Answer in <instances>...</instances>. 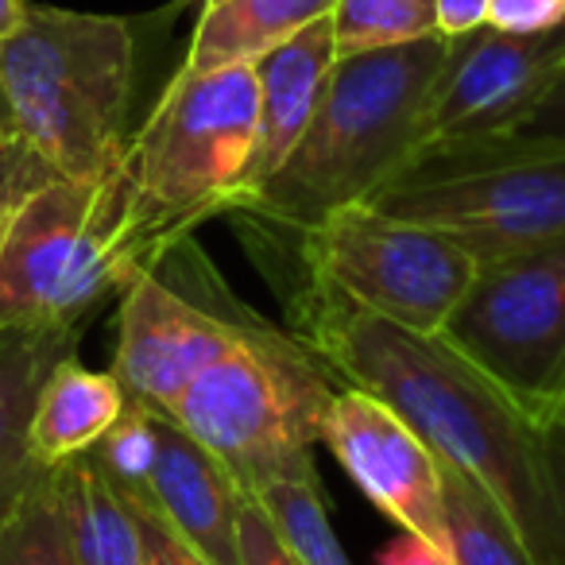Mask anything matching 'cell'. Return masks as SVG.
<instances>
[{"mask_svg":"<svg viewBox=\"0 0 565 565\" xmlns=\"http://www.w3.org/2000/svg\"><path fill=\"white\" fill-rule=\"evenodd\" d=\"M299 338L345 384L387 399L495 503L534 565H565V407H531L438 333H411L310 279Z\"/></svg>","mask_w":565,"mask_h":565,"instance_id":"cell-1","label":"cell"},{"mask_svg":"<svg viewBox=\"0 0 565 565\" xmlns=\"http://www.w3.org/2000/svg\"><path fill=\"white\" fill-rule=\"evenodd\" d=\"M454 40L341 55L291 159L236 210L307 233L330 213L369 205L426 148V109Z\"/></svg>","mask_w":565,"mask_h":565,"instance_id":"cell-2","label":"cell"},{"mask_svg":"<svg viewBox=\"0 0 565 565\" xmlns=\"http://www.w3.org/2000/svg\"><path fill=\"white\" fill-rule=\"evenodd\" d=\"M0 94L24 140L58 179H105L125 167L132 143V24L28 4L24 24L0 43Z\"/></svg>","mask_w":565,"mask_h":565,"instance_id":"cell-3","label":"cell"},{"mask_svg":"<svg viewBox=\"0 0 565 565\" xmlns=\"http://www.w3.org/2000/svg\"><path fill=\"white\" fill-rule=\"evenodd\" d=\"M341 376L299 338L264 318L182 392L167 415L194 434L244 492L279 480H318L315 449Z\"/></svg>","mask_w":565,"mask_h":565,"instance_id":"cell-4","label":"cell"},{"mask_svg":"<svg viewBox=\"0 0 565 565\" xmlns=\"http://www.w3.org/2000/svg\"><path fill=\"white\" fill-rule=\"evenodd\" d=\"M151 259L128 210L125 167L94 182L55 174L0 233V326L86 330Z\"/></svg>","mask_w":565,"mask_h":565,"instance_id":"cell-5","label":"cell"},{"mask_svg":"<svg viewBox=\"0 0 565 565\" xmlns=\"http://www.w3.org/2000/svg\"><path fill=\"white\" fill-rule=\"evenodd\" d=\"M259 132L256 66L174 74L125 156L128 210L151 256L233 210Z\"/></svg>","mask_w":565,"mask_h":565,"instance_id":"cell-6","label":"cell"},{"mask_svg":"<svg viewBox=\"0 0 565 565\" xmlns=\"http://www.w3.org/2000/svg\"><path fill=\"white\" fill-rule=\"evenodd\" d=\"M372 210L457 236L480 259L565 236V148L477 140L426 148Z\"/></svg>","mask_w":565,"mask_h":565,"instance_id":"cell-7","label":"cell"},{"mask_svg":"<svg viewBox=\"0 0 565 565\" xmlns=\"http://www.w3.org/2000/svg\"><path fill=\"white\" fill-rule=\"evenodd\" d=\"M315 282L411 333H441L480 271V252L441 228L349 205L299 233Z\"/></svg>","mask_w":565,"mask_h":565,"instance_id":"cell-8","label":"cell"},{"mask_svg":"<svg viewBox=\"0 0 565 565\" xmlns=\"http://www.w3.org/2000/svg\"><path fill=\"white\" fill-rule=\"evenodd\" d=\"M438 338L531 407H565V236L480 264Z\"/></svg>","mask_w":565,"mask_h":565,"instance_id":"cell-9","label":"cell"},{"mask_svg":"<svg viewBox=\"0 0 565 565\" xmlns=\"http://www.w3.org/2000/svg\"><path fill=\"white\" fill-rule=\"evenodd\" d=\"M252 318L225 295L217 299V287L205 295L174 287L151 259L128 275L120 291L109 372L128 392V403L167 415Z\"/></svg>","mask_w":565,"mask_h":565,"instance_id":"cell-10","label":"cell"},{"mask_svg":"<svg viewBox=\"0 0 565 565\" xmlns=\"http://www.w3.org/2000/svg\"><path fill=\"white\" fill-rule=\"evenodd\" d=\"M318 441L330 449L333 461L369 495L380 515L392 519L399 531L423 534L454 550L441 461L392 403L369 387L341 380L326 407Z\"/></svg>","mask_w":565,"mask_h":565,"instance_id":"cell-11","label":"cell"},{"mask_svg":"<svg viewBox=\"0 0 565 565\" xmlns=\"http://www.w3.org/2000/svg\"><path fill=\"white\" fill-rule=\"evenodd\" d=\"M562 66L565 24L542 35H511L488 24L457 35L426 109V148L511 136L539 109Z\"/></svg>","mask_w":565,"mask_h":565,"instance_id":"cell-12","label":"cell"},{"mask_svg":"<svg viewBox=\"0 0 565 565\" xmlns=\"http://www.w3.org/2000/svg\"><path fill=\"white\" fill-rule=\"evenodd\" d=\"M156 472L151 503L167 526L210 565H241L236 554V519L244 484L171 415L156 411Z\"/></svg>","mask_w":565,"mask_h":565,"instance_id":"cell-13","label":"cell"},{"mask_svg":"<svg viewBox=\"0 0 565 565\" xmlns=\"http://www.w3.org/2000/svg\"><path fill=\"white\" fill-rule=\"evenodd\" d=\"M259 82V132L252 151L248 174L236 194L233 210L248 194H256L275 171H279L291 151L299 148L302 132L315 120L322 94L330 86V74L338 66V43H333V20L322 17L287 43L271 47L264 58H256Z\"/></svg>","mask_w":565,"mask_h":565,"instance_id":"cell-14","label":"cell"},{"mask_svg":"<svg viewBox=\"0 0 565 565\" xmlns=\"http://www.w3.org/2000/svg\"><path fill=\"white\" fill-rule=\"evenodd\" d=\"M82 330L0 326V523H9L28 495L55 469L32 454V418L51 369L78 353Z\"/></svg>","mask_w":565,"mask_h":565,"instance_id":"cell-15","label":"cell"},{"mask_svg":"<svg viewBox=\"0 0 565 565\" xmlns=\"http://www.w3.org/2000/svg\"><path fill=\"white\" fill-rule=\"evenodd\" d=\"M128 407V392L113 372L86 369L78 353L63 356L51 369L35 403L32 454L43 469H63L74 457H86L117 426Z\"/></svg>","mask_w":565,"mask_h":565,"instance_id":"cell-16","label":"cell"},{"mask_svg":"<svg viewBox=\"0 0 565 565\" xmlns=\"http://www.w3.org/2000/svg\"><path fill=\"white\" fill-rule=\"evenodd\" d=\"M333 4L338 0H217V4H205L179 71L202 74L217 66H252L315 20L330 17Z\"/></svg>","mask_w":565,"mask_h":565,"instance_id":"cell-17","label":"cell"},{"mask_svg":"<svg viewBox=\"0 0 565 565\" xmlns=\"http://www.w3.org/2000/svg\"><path fill=\"white\" fill-rule=\"evenodd\" d=\"M58 492L71 519L78 565H143V539L125 495L105 480L94 457H74L58 469Z\"/></svg>","mask_w":565,"mask_h":565,"instance_id":"cell-18","label":"cell"},{"mask_svg":"<svg viewBox=\"0 0 565 565\" xmlns=\"http://www.w3.org/2000/svg\"><path fill=\"white\" fill-rule=\"evenodd\" d=\"M441 484H446V515L457 565H534L508 519L465 472L441 461Z\"/></svg>","mask_w":565,"mask_h":565,"instance_id":"cell-19","label":"cell"},{"mask_svg":"<svg viewBox=\"0 0 565 565\" xmlns=\"http://www.w3.org/2000/svg\"><path fill=\"white\" fill-rule=\"evenodd\" d=\"M330 20L338 58L441 35L438 0H338Z\"/></svg>","mask_w":565,"mask_h":565,"instance_id":"cell-20","label":"cell"},{"mask_svg":"<svg viewBox=\"0 0 565 565\" xmlns=\"http://www.w3.org/2000/svg\"><path fill=\"white\" fill-rule=\"evenodd\" d=\"M0 565H78L71 519L58 492V469L43 477L9 523H0Z\"/></svg>","mask_w":565,"mask_h":565,"instance_id":"cell-21","label":"cell"},{"mask_svg":"<svg viewBox=\"0 0 565 565\" xmlns=\"http://www.w3.org/2000/svg\"><path fill=\"white\" fill-rule=\"evenodd\" d=\"M252 495L264 503L267 515L279 523V531L291 539L307 565H353L330 523V508L318 480H279Z\"/></svg>","mask_w":565,"mask_h":565,"instance_id":"cell-22","label":"cell"},{"mask_svg":"<svg viewBox=\"0 0 565 565\" xmlns=\"http://www.w3.org/2000/svg\"><path fill=\"white\" fill-rule=\"evenodd\" d=\"M156 411L128 403L109 434L89 449L97 469L128 503H151V472H156Z\"/></svg>","mask_w":565,"mask_h":565,"instance_id":"cell-23","label":"cell"},{"mask_svg":"<svg viewBox=\"0 0 565 565\" xmlns=\"http://www.w3.org/2000/svg\"><path fill=\"white\" fill-rule=\"evenodd\" d=\"M51 179H55V171H51L40 159V151L24 140L9 102L0 94V233H4L9 217L17 213V205Z\"/></svg>","mask_w":565,"mask_h":565,"instance_id":"cell-24","label":"cell"},{"mask_svg":"<svg viewBox=\"0 0 565 565\" xmlns=\"http://www.w3.org/2000/svg\"><path fill=\"white\" fill-rule=\"evenodd\" d=\"M236 554H241V565H307L252 492L244 495L241 519H236Z\"/></svg>","mask_w":565,"mask_h":565,"instance_id":"cell-25","label":"cell"},{"mask_svg":"<svg viewBox=\"0 0 565 565\" xmlns=\"http://www.w3.org/2000/svg\"><path fill=\"white\" fill-rule=\"evenodd\" d=\"M565 24V0H488V28L511 35H542Z\"/></svg>","mask_w":565,"mask_h":565,"instance_id":"cell-26","label":"cell"},{"mask_svg":"<svg viewBox=\"0 0 565 565\" xmlns=\"http://www.w3.org/2000/svg\"><path fill=\"white\" fill-rule=\"evenodd\" d=\"M128 508H132L136 523H140L143 565H210L202 554H194V550H190L186 542H182L179 534L163 523V519H159L156 508H148V503H128Z\"/></svg>","mask_w":565,"mask_h":565,"instance_id":"cell-27","label":"cell"},{"mask_svg":"<svg viewBox=\"0 0 565 565\" xmlns=\"http://www.w3.org/2000/svg\"><path fill=\"white\" fill-rule=\"evenodd\" d=\"M511 143H534V148H565V66L550 94L539 102V109L523 120L511 136H500Z\"/></svg>","mask_w":565,"mask_h":565,"instance_id":"cell-28","label":"cell"},{"mask_svg":"<svg viewBox=\"0 0 565 565\" xmlns=\"http://www.w3.org/2000/svg\"><path fill=\"white\" fill-rule=\"evenodd\" d=\"M376 565H457L454 550L423 539V534L399 531L384 550L376 554Z\"/></svg>","mask_w":565,"mask_h":565,"instance_id":"cell-29","label":"cell"},{"mask_svg":"<svg viewBox=\"0 0 565 565\" xmlns=\"http://www.w3.org/2000/svg\"><path fill=\"white\" fill-rule=\"evenodd\" d=\"M488 24V0H438V32L446 40L469 35Z\"/></svg>","mask_w":565,"mask_h":565,"instance_id":"cell-30","label":"cell"},{"mask_svg":"<svg viewBox=\"0 0 565 565\" xmlns=\"http://www.w3.org/2000/svg\"><path fill=\"white\" fill-rule=\"evenodd\" d=\"M24 12H28L24 0H0V43L24 24Z\"/></svg>","mask_w":565,"mask_h":565,"instance_id":"cell-31","label":"cell"},{"mask_svg":"<svg viewBox=\"0 0 565 565\" xmlns=\"http://www.w3.org/2000/svg\"><path fill=\"white\" fill-rule=\"evenodd\" d=\"M205 4H217V0H205Z\"/></svg>","mask_w":565,"mask_h":565,"instance_id":"cell-32","label":"cell"}]
</instances>
